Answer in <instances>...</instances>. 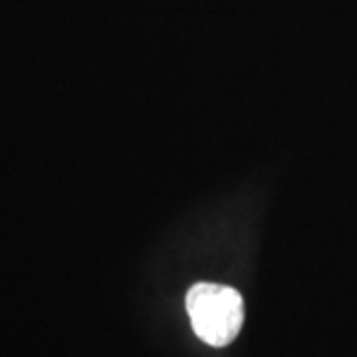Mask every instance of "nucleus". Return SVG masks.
<instances>
[{
    "label": "nucleus",
    "mask_w": 357,
    "mask_h": 357,
    "mask_svg": "<svg viewBox=\"0 0 357 357\" xmlns=\"http://www.w3.org/2000/svg\"><path fill=\"white\" fill-rule=\"evenodd\" d=\"M187 312L195 333L215 347L229 345L243 328V296L229 286L206 282L192 286L187 294Z\"/></svg>",
    "instance_id": "1"
}]
</instances>
